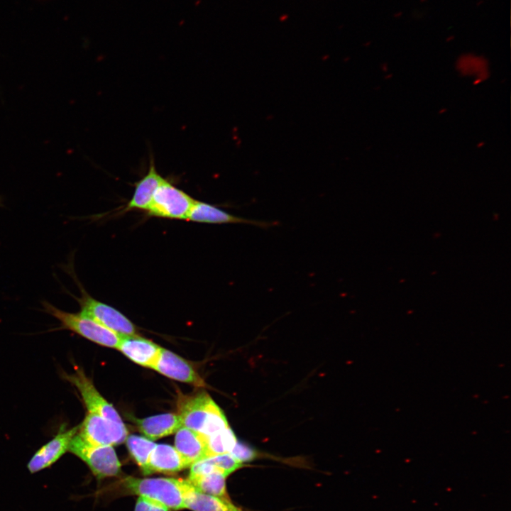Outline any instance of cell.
Returning a JSON list of instances; mask_svg holds the SVG:
<instances>
[{
    "label": "cell",
    "instance_id": "obj_1",
    "mask_svg": "<svg viewBox=\"0 0 511 511\" xmlns=\"http://www.w3.org/2000/svg\"><path fill=\"white\" fill-rule=\"evenodd\" d=\"M125 494L138 495L161 503L170 510L185 509L187 493L193 488L188 480L174 478H123L119 483Z\"/></svg>",
    "mask_w": 511,
    "mask_h": 511
},
{
    "label": "cell",
    "instance_id": "obj_2",
    "mask_svg": "<svg viewBox=\"0 0 511 511\" xmlns=\"http://www.w3.org/2000/svg\"><path fill=\"white\" fill-rule=\"evenodd\" d=\"M177 412L183 427L206 438L229 427L221 410L204 391L181 395L177 400Z\"/></svg>",
    "mask_w": 511,
    "mask_h": 511
},
{
    "label": "cell",
    "instance_id": "obj_3",
    "mask_svg": "<svg viewBox=\"0 0 511 511\" xmlns=\"http://www.w3.org/2000/svg\"><path fill=\"white\" fill-rule=\"evenodd\" d=\"M43 311L60 322L59 329H66L101 346L117 348L121 336L106 328L92 318L79 312H67L48 301L42 302Z\"/></svg>",
    "mask_w": 511,
    "mask_h": 511
},
{
    "label": "cell",
    "instance_id": "obj_4",
    "mask_svg": "<svg viewBox=\"0 0 511 511\" xmlns=\"http://www.w3.org/2000/svg\"><path fill=\"white\" fill-rule=\"evenodd\" d=\"M66 268L80 292V297L70 294L79 303L80 312L120 336L137 335L135 325L125 315L114 307L92 297L82 286L73 270Z\"/></svg>",
    "mask_w": 511,
    "mask_h": 511
},
{
    "label": "cell",
    "instance_id": "obj_5",
    "mask_svg": "<svg viewBox=\"0 0 511 511\" xmlns=\"http://www.w3.org/2000/svg\"><path fill=\"white\" fill-rule=\"evenodd\" d=\"M69 451L82 460L99 479L116 476L121 472V463L112 446L89 444L76 433Z\"/></svg>",
    "mask_w": 511,
    "mask_h": 511
},
{
    "label": "cell",
    "instance_id": "obj_6",
    "mask_svg": "<svg viewBox=\"0 0 511 511\" xmlns=\"http://www.w3.org/2000/svg\"><path fill=\"white\" fill-rule=\"evenodd\" d=\"M194 202L188 194L165 180L145 211L149 216L186 220Z\"/></svg>",
    "mask_w": 511,
    "mask_h": 511
},
{
    "label": "cell",
    "instance_id": "obj_7",
    "mask_svg": "<svg viewBox=\"0 0 511 511\" xmlns=\"http://www.w3.org/2000/svg\"><path fill=\"white\" fill-rule=\"evenodd\" d=\"M77 434L84 441L94 445L113 446L126 441L128 431L123 423L87 412L78 426Z\"/></svg>",
    "mask_w": 511,
    "mask_h": 511
},
{
    "label": "cell",
    "instance_id": "obj_8",
    "mask_svg": "<svg viewBox=\"0 0 511 511\" xmlns=\"http://www.w3.org/2000/svg\"><path fill=\"white\" fill-rule=\"evenodd\" d=\"M62 377L77 389L87 412L123 423L117 411L101 395L82 369L77 368L70 374L63 373Z\"/></svg>",
    "mask_w": 511,
    "mask_h": 511
},
{
    "label": "cell",
    "instance_id": "obj_9",
    "mask_svg": "<svg viewBox=\"0 0 511 511\" xmlns=\"http://www.w3.org/2000/svg\"><path fill=\"white\" fill-rule=\"evenodd\" d=\"M78 426L66 430L61 427L58 433L48 443L40 447L31 457L27 464L31 473H35L50 467L67 451L72 437L77 433Z\"/></svg>",
    "mask_w": 511,
    "mask_h": 511
},
{
    "label": "cell",
    "instance_id": "obj_10",
    "mask_svg": "<svg viewBox=\"0 0 511 511\" xmlns=\"http://www.w3.org/2000/svg\"><path fill=\"white\" fill-rule=\"evenodd\" d=\"M152 369L171 379L192 384L197 387L205 385L192 365L173 352L161 348Z\"/></svg>",
    "mask_w": 511,
    "mask_h": 511
},
{
    "label": "cell",
    "instance_id": "obj_11",
    "mask_svg": "<svg viewBox=\"0 0 511 511\" xmlns=\"http://www.w3.org/2000/svg\"><path fill=\"white\" fill-rule=\"evenodd\" d=\"M186 220L214 224H243L261 228H268L277 224L237 216L213 204L197 200H194Z\"/></svg>",
    "mask_w": 511,
    "mask_h": 511
},
{
    "label": "cell",
    "instance_id": "obj_12",
    "mask_svg": "<svg viewBox=\"0 0 511 511\" xmlns=\"http://www.w3.org/2000/svg\"><path fill=\"white\" fill-rule=\"evenodd\" d=\"M134 363L152 368L161 347L138 335L121 336L116 348Z\"/></svg>",
    "mask_w": 511,
    "mask_h": 511
},
{
    "label": "cell",
    "instance_id": "obj_13",
    "mask_svg": "<svg viewBox=\"0 0 511 511\" xmlns=\"http://www.w3.org/2000/svg\"><path fill=\"white\" fill-rule=\"evenodd\" d=\"M165 179L158 172L151 159L147 173L135 183L133 196L123 212L132 210L146 211L151 203L155 192Z\"/></svg>",
    "mask_w": 511,
    "mask_h": 511
},
{
    "label": "cell",
    "instance_id": "obj_14",
    "mask_svg": "<svg viewBox=\"0 0 511 511\" xmlns=\"http://www.w3.org/2000/svg\"><path fill=\"white\" fill-rule=\"evenodd\" d=\"M175 446L187 467L208 457L206 437L183 426L176 432Z\"/></svg>",
    "mask_w": 511,
    "mask_h": 511
},
{
    "label": "cell",
    "instance_id": "obj_15",
    "mask_svg": "<svg viewBox=\"0 0 511 511\" xmlns=\"http://www.w3.org/2000/svg\"><path fill=\"white\" fill-rule=\"evenodd\" d=\"M187 468L177 449L168 444H156L149 457L144 475L175 473Z\"/></svg>",
    "mask_w": 511,
    "mask_h": 511
},
{
    "label": "cell",
    "instance_id": "obj_16",
    "mask_svg": "<svg viewBox=\"0 0 511 511\" xmlns=\"http://www.w3.org/2000/svg\"><path fill=\"white\" fill-rule=\"evenodd\" d=\"M138 430L150 440L172 434L182 427L177 414L165 413L143 419H133Z\"/></svg>",
    "mask_w": 511,
    "mask_h": 511
},
{
    "label": "cell",
    "instance_id": "obj_17",
    "mask_svg": "<svg viewBox=\"0 0 511 511\" xmlns=\"http://www.w3.org/2000/svg\"><path fill=\"white\" fill-rule=\"evenodd\" d=\"M185 508L192 511H244L231 500L200 493L194 487L187 495Z\"/></svg>",
    "mask_w": 511,
    "mask_h": 511
},
{
    "label": "cell",
    "instance_id": "obj_18",
    "mask_svg": "<svg viewBox=\"0 0 511 511\" xmlns=\"http://www.w3.org/2000/svg\"><path fill=\"white\" fill-rule=\"evenodd\" d=\"M227 476L219 471L189 477L187 479L197 491L230 500L226 491Z\"/></svg>",
    "mask_w": 511,
    "mask_h": 511
},
{
    "label": "cell",
    "instance_id": "obj_19",
    "mask_svg": "<svg viewBox=\"0 0 511 511\" xmlns=\"http://www.w3.org/2000/svg\"><path fill=\"white\" fill-rule=\"evenodd\" d=\"M126 443L131 456L141 468L143 473L146 469L150 454L155 447L156 444L153 440L137 435L127 436Z\"/></svg>",
    "mask_w": 511,
    "mask_h": 511
},
{
    "label": "cell",
    "instance_id": "obj_20",
    "mask_svg": "<svg viewBox=\"0 0 511 511\" xmlns=\"http://www.w3.org/2000/svg\"><path fill=\"white\" fill-rule=\"evenodd\" d=\"M206 439L208 457L230 453L237 441L236 437L230 427Z\"/></svg>",
    "mask_w": 511,
    "mask_h": 511
},
{
    "label": "cell",
    "instance_id": "obj_21",
    "mask_svg": "<svg viewBox=\"0 0 511 511\" xmlns=\"http://www.w3.org/2000/svg\"><path fill=\"white\" fill-rule=\"evenodd\" d=\"M209 461L227 477L243 467V463L236 459L231 454L225 453L208 457Z\"/></svg>",
    "mask_w": 511,
    "mask_h": 511
},
{
    "label": "cell",
    "instance_id": "obj_22",
    "mask_svg": "<svg viewBox=\"0 0 511 511\" xmlns=\"http://www.w3.org/2000/svg\"><path fill=\"white\" fill-rule=\"evenodd\" d=\"M229 454L241 463L254 460L257 456L254 449L239 441L236 442Z\"/></svg>",
    "mask_w": 511,
    "mask_h": 511
},
{
    "label": "cell",
    "instance_id": "obj_23",
    "mask_svg": "<svg viewBox=\"0 0 511 511\" xmlns=\"http://www.w3.org/2000/svg\"><path fill=\"white\" fill-rule=\"evenodd\" d=\"M134 511H170L160 502L143 496H139Z\"/></svg>",
    "mask_w": 511,
    "mask_h": 511
},
{
    "label": "cell",
    "instance_id": "obj_24",
    "mask_svg": "<svg viewBox=\"0 0 511 511\" xmlns=\"http://www.w3.org/2000/svg\"><path fill=\"white\" fill-rule=\"evenodd\" d=\"M402 15H403L402 11H396V12L393 14V17L395 18H400V17H402Z\"/></svg>",
    "mask_w": 511,
    "mask_h": 511
},
{
    "label": "cell",
    "instance_id": "obj_25",
    "mask_svg": "<svg viewBox=\"0 0 511 511\" xmlns=\"http://www.w3.org/2000/svg\"><path fill=\"white\" fill-rule=\"evenodd\" d=\"M483 3H484V1H483V0H478V1L476 2V6H481Z\"/></svg>",
    "mask_w": 511,
    "mask_h": 511
},
{
    "label": "cell",
    "instance_id": "obj_26",
    "mask_svg": "<svg viewBox=\"0 0 511 511\" xmlns=\"http://www.w3.org/2000/svg\"><path fill=\"white\" fill-rule=\"evenodd\" d=\"M454 38L455 37L454 35H450L446 38V41H451V40H454Z\"/></svg>",
    "mask_w": 511,
    "mask_h": 511
},
{
    "label": "cell",
    "instance_id": "obj_27",
    "mask_svg": "<svg viewBox=\"0 0 511 511\" xmlns=\"http://www.w3.org/2000/svg\"><path fill=\"white\" fill-rule=\"evenodd\" d=\"M429 0H419V2L422 4L427 2Z\"/></svg>",
    "mask_w": 511,
    "mask_h": 511
},
{
    "label": "cell",
    "instance_id": "obj_28",
    "mask_svg": "<svg viewBox=\"0 0 511 511\" xmlns=\"http://www.w3.org/2000/svg\"><path fill=\"white\" fill-rule=\"evenodd\" d=\"M0 206H2V199L1 198V197H0Z\"/></svg>",
    "mask_w": 511,
    "mask_h": 511
}]
</instances>
